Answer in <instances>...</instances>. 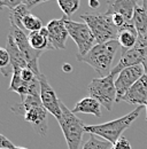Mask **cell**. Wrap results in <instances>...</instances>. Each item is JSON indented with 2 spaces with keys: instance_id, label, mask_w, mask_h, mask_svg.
I'll return each mask as SVG.
<instances>
[{
  "instance_id": "obj_1",
  "label": "cell",
  "mask_w": 147,
  "mask_h": 149,
  "mask_svg": "<svg viewBox=\"0 0 147 149\" xmlns=\"http://www.w3.org/2000/svg\"><path fill=\"white\" fill-rule=\"evenodd\" d=\"M10 110L18 115L24 117V120L30 123L37 133L41 136H45L47 133V110L43 106L40 100V94L28 95L15 106L10 108Z\"/></svg>"
},
{
  "instance_id": "obj_2",
  "label": "cell",
  "mask_w": 147,
  "mask_h": 149,
  "mask_svg": "<svg viewBox=\"0 0 147 149\" xmlns=\"http://www.w3.org/2000/svg\"><path fill=\"white\" fill-rule=\"evenodd\" d=\"M143 108H144L143 106H138L134 110L127 113L125 116L120 117L111 122L98 124V125H85V133L101 136L114 145L122 136V133L138 118Z\"/></svg>"
},
{
  "instance_id": "obj_3",
  "label": "cell",
  "mask_w": 147,
  "mask_h": 149,
  "mask_svg": "<svg viewBox=\"0 0 147 149\" xmlns=\"http://www.w3.org/2000/svg\"><path fill=\"white\" fill-rule=\"evenodd\" d=\"M120 44L117 40H111L105 44H95L91 51L78 61L88 63L97 74L107 77L111 71V63L117 52Z\"/></svg>"
},
{
  "instance_id": "obj_4",
  "label": "cell",
  "mask_w": 147,
  "mask_h": 149,
  "mask_svg": "<svg viewBox=\"0 0 147 149\" xmlns=\"http://www.w3.org/2000/svg\"><path fill=\"white\" fill-rule=\"evenodd\" d=\"M61 110L62 115L57 122L64 135L68 149H79L83 134L85 133V125L63 102H61Z\"/></svg>"
},
{
  "instance_id": "obj_5",
  "label": "cell",
  "mask_w": 147,
  "mask_h": 149,
  "mask_svg": "<svg viewBox=\"0 0 147 149\" xmlns=\"http://www.w3.org/2000/svg\"><path fill=\"white\" fill-rule=\"evenodd\" d=\"M80 19L89 25L94 35L97 44H105L111 40H117L118 29L111 21V16L105 14H83Z\"/></svg>"
},
{
  "instance_id": "obj_6",
  "label": "cell",
  "mask_w": 147,
  "mask_h": 149,
  "mask_svg": "<svg viewBox=\"0 0 147 149\" xmlns=\"http://www.w3.org/2000/svg\"><path fill=\"white\" fill-rule=\"evenodd\" d=\"M115 76L110 72L107 77L94 78L89 85L90 96L98 100L101 106H104L108 111L113 109L114 102H116V87H115Z\"/></svg>"
},
{
  "instance_id": "obj_7",
  "label": "cell",
  "mask_w": 147,
  "mask_h": 149,
  "mask_svg": "<svg viewBox=\"0 0 147 149\" xmlns=\"http://www.w3.org/2000/svg\"><path fill=\"white\" fill-rule=\"evenodd\" d=\"M66 26L69 33V37L73 39L77 45L78 48V54H77V60L84 57L92 48L95 46L94 42L95 38L92 33L91 29L89 25L84 22H75L69 19V17L66 16Z\"/></svg>"
},
{
  "instance_id": "obj_8",
  "label": "cell",
  "mask_w": 147,
  "mask_h": 149,
  "mask_svg": "<svg viewBox=\"0 0 147 149\" xmlns=\"http://www.w3.org/2000/svg\"><path fill=\"white\" fill-rule=\"evenodd\" d=\"M9 35L14 38L16 45L18 46L20 51L22 52V54L24 55L29 68L37 74V77H39L41 72L39 71V65H38V60L40 55L43 54V52H38L36 49H34L29 42V38L24 33V30L20 29L15 24L10 23V28H9Z\"/></svg>"
},
{
  "instance_id": "obj_9",
  "label": "cell",
  "mask_w": 147,
  "mask_h": 149,
  "mask_svg": "<svg viewBox=\"0 0 147 149\" xmlns=\"http://www.w3.org/2000/svg\"><path fill=\"white\" fill-rule=\"evenodd\" d=\"M145 74V69L143 64L134 65L122 70L117 78L115 79L116 87V102L122 101L124 95L130 91V88Z\"/></svg>"
},
{
  "instance_id": "obj_10",
  "label": "cell",
  "mask_w": 147,
  "mask_h": 149,
  "mask_svg": "<svg viewBox=\"0 0 147 149\" xmlns=\"http://www.w3.org/2000/svg\"><path fill=\"white\" fill-rule=\"evenodd\" d=\"M38 79L40 84V100L43 102V106L50 113L56 117V119H59L62 115L61 101L57 99L55 91L50 85L45 74H41L38 77Z\"/></svg>"
},
{
  "instance_id": "obj_11",
  "label": "cell",
  "mask_w": 147,
  "mask_h": 149,
  "mask_svg": "<svg viewBox=\"0 0 147 149\" xmlns=\"http://www.w3.org/2000/svg\"><path fill=\"white\" fill-rule=\"evenodd\" d=\"M46 28L48 30L50 42L53 49H64L67 39L69 37L66 26V16L63 15L60 19H52Z\"/></svg>"
},
{
  "instance_id": "obj_12",
  "label": "cell",
  "mask_w": 147,
  "mask_h": 149,
  "mask_svg": "<svg viewBox=\"0 0 147 149\" xmlns=\"http://www.w3.org/2000/svg\"><path fill=\"white\" fill-rule=\"evenodd\" d=\"M147 57V48H138L134 47L132 49H130L128 52L121 54V58L118 61V63L111 69L110 72L114 74H118L122 70L131 68L134 65H139L143 64L144 60Z\"/></svg>"
},
{
  "instance_id": "obj_13",
  "label": "cell",
  "mask_w": 147,
  "mask_h": 149,
  "mask_svg": "<svg viewBox=\"0 0 147 149\" xmlns=\"http://www.w3.org/2000/svg\"><path fill=\"white\" fill-rule=\"evenodd\" d=\"M138 37H139L138 31L132 24V22H128L125 25L118 29L117 41L121 47V54L134 48L138 41Z\"/></svg>"
},
{
  "instance_id": "obj_14",
  "label": "cell",
  "mask_w": 147,
  "mask_h": 149,
  "mask_svg": "<svg viewBox=\"0 0 147 149\" xmlns=\"http://www.w3.org/2000/svg\"><path fill=\"white\" fill-rule=\"evenodd\" d=\"M108 3V9L106 12L107 15L111 14H121L128 22H131L134 14L136 6L138 5L137 1L134 0H109L107 1Z\"/></svg>"
},
{
  "instance_id": "obj_15",
  "label": "cell",
  "mask_w": 147,
  "mask_h": 149,
  "mask_svg": "<svg viewBox=\"0 0 147 149\" xmlns=\"http://www.w3.org/2000/svg\"><path fill=\"white\" fill-rule=\"evenodd\" d=\"M6 49L8 52V54L10 56V64H12V72L14 70H22L24 68H29L28 62L25 60L24 55L22 54V52L20 51L18 46L16 45L14 38L8 33L7 37V45H6Z\"/></svg>"
},
{
  "instance_id": "obj_16",
  "label": "cell",
  "mask_w": 147,
  "mask_h": 149,
  "mask_svg": "<svg viewBox=\"0 0 147 149\" xmlns=\"http://www.w3.org/2000/svg\"><path fill=\"white\" fill-rule=\"evenodd\" d=\"M45 1H32V0H23L22 3L18 6L16 8H14L13 10H10L9 13V21L12 24H15L16 26H18L20 29L23 30V25H22V21L23 19L30 14V10L37 6L40 5Z\"/></svg>"
},
{
  "instance_id": "obj_17",
  "label": "cell",
  "mask_w": 147,
  "mask_h": 149,
  "mask_svg": "<svg viewBox=\"0 0 147 149\" xmlns=\"http://www.w3.org/2000/svg\"><path fill=\"white\" fill-rule=\"evenodd\" d=\"M28 38H29V42H30L31 47L38 52L44 53L45 51L53 49V47L50 42V35H48V30L46 26H44L40 31L30 32L28 35Z\"/></svg>"
},
{
  "instance_id": "obj_18",
  "label": "cell",
  "mask_w": 147,
  "mask_h": 149,
  "mask_svg": "<svg viewBox=\"0 0 147 149\" xmlns=\"http://www.w3.org/2000/svg\"><path fill=\"white\" fill-rule=\"evenodd\" d=\"M71 111L75 115L78 112H83V113H90V115L100 118L101 117V104L98 100L93 99L91 96H88L78 101Z\"/></svg>"
},
{
  "instance_id": "obj_19",
  "label": "cell",
  "mask_w": 147,
  "mask_h": 149,
  "mask_svg": "<svg viewBox=\"0 0 147 149\" xmlns=\"http://www.w3.org/2000/svg\"><path fill=\"white\" fill-rule=\"evenodd\" d=\"M132 24L138 31L139 37L144 36L147 31V12L143 8V6L137 5L134 9L133 17L131 19Z\"/></svg>"
},
{
  "instance_id": "obj_20",
  "label": "cell",
  "mask_w": 147,
  "mask_h": 149,
  "mask_svg": "<svg viewBox=\"0 0 147 149\" xmlns=\"http://www.w3.org/2000/svg\"><path fill=\"white\" fill-rule=\"evenodd\" d=\"M22 25H23V30H28L30 32H35V31H40L44 26H43V22L39 17H37L34 14H28L23 21H22Z\"/></svg>"
},
{
  "instance_id": "obj_21",
  "label": "cell",
  "mask_w": 147,
  "mask_h": 149,
  "mask_svg": "<svg viewBox=\"0 0 147 149\" xmlns=\"http://www.w3.org/2000/svg\"><path fill=\"white\" fill-rule=\"evenodd\" d=\"M111 145L113 143L105 139H98L97 135L90 134V139L85 142L83 149H111Z\"/></svg>"
},
{
  "instance_id": "obj_22",
  "label": "cell",
  "mask_w": 147,
  "mask_h": 149,
  "mask_svg": "<svg viewBox=\"0 0 147 149\" xmlns=\"http://www.w3.org/2000/svg\"><path fill=\"white\" fill-rule=\"evenodd\" d=\"M57 5H59L60 9L63 12L64 16L69 17L74 13L77 12L80 2H79V0H57Z\"/></svg>"
},
{
  "instance_id": "obj_23",
  "label": "cell",
  "mask_w": 147,
  "mask_h": 149,
  "mask_svg": "<svg viewBox=\"0 0 147 149\" xmlns=\"http://www.w3.org/2000/svg\"><path fill=\"white\" fill-rule=\"evenodd\" d=\"M9 65H10V68H12V64H10V56L8 54L6 47H1V48H0V68H1V71H2L4 76H6V77H8V74H9L6 68L9 67Z\"/></svg>"
},
{
  "instance_id": "obj_24",
  "label": "cell",
  "mask_w": 147,
  "mask_h": 149,
  "mask_svg": "<svg viewBox=\"0 0 147 149\" xmlns=\"http://www.w3.org/2000/svg\"><path fill=\"white\" fill-rule=\"evenodd\" d=\"M110 16H111V21H113V23L115 24V26H116L117 29H121L123 25H125V24L128 23V21L124 19L121 14L115 13V14H111Z\"/></svg>"
},
{
  "instance_id": "obj_25",
  "label": "cell",
  "mask_w": 147,
  "mask_h": 149,
  "mask_svg": "<svg viewBox=\"0 0 147 149\" xmlns=\"http://www.w3.org/2000/svg\"><path fill=\"white\" fill-rule=\"evenodd\" d=\"M113 149H131V145L129 142V140L124 136H121L114 145Z\"/></svg>"
},
{
  "instance_id": "obj_26",
  "label": "cell",
  "mask_w": 147,
  "mask_h": 149,
  "mask_svg": "<svg viewBox=\"0 0 147 149\" xmlns=\"http://www.w3.org/2000/svg\"><path fill=\"white\" fill-rule=\"evenodd\" d=\"M23 0H0V6L1 7H7L10 10H13L14 8H16L22 3Z\"/></svg>"
},
{
  "instance_id": "obj_27",
  "label": "cell",
  "mask_w": 147,
  "mask_h": 149,
  "mask_svg": "<svg viewBox=\"0 0 147 149\" xmlns=\"http://www.w3.org/2000/svg\"><path fill=\"white\" fill-rule=\"evenodd\" d=\"M15 145L9 141L5 135H0V149H13Z\"/></svg>"
},
{
  "instance_id": "obj_28",
  "label": "cell",
  "mask_w": 147,
  "mask_h": 149,
  "mask_svg": "<svg viewBox=\"0 0 147 149\" xmlns=\"http://www.w3.org/2000/svg\"><path fill=\"white\" fill-rule=\"evenodd\" d=\"M136 47H138V48H147V31L144 36L138 37V41H137Z\"/></svg>"
},
{
  "instance_id": "obj_29",
  "label": "cell",
  "mask_w": 147,
  "mask_h": 149,
  "mask_svg": "<svg viewBox=\"0 0 147 149\" xmlns=\"http://www.w3.org/2000/svg\"><path fill=\"white\" fill-rule=\"evenodd\" d=\"M89 6H90L91 8H94V9H95V8H98V7L100 6V2L97 1V0H90V1H89Z\"/></svg>"
},
{
  "instance_id": "obj_30",
  "label": "cell",
  "mask_w": 147,
  "mask_h": 149,
  "mask_svg": "<svg viewBox=\"0 0 147 149\" xmlns=\"http://www.w3.org/2000/svg\"><path fill=\"white\" fill-rule=\"evenodd\" d=\"M62 70L66 71V72H70V71L73 70V67H71V64H69V63H64V64L62 65Z\"/></svg>"
},
{
  "instance_id": "obj_31",
  "label": "cell",
  "mask_w": 147,
  "mask_h": 149,
  "mask_svg": "<svg viewBox=\"0 0 147 149\" xmlns=\"http://www.w3.org/2000/svg\"><path fill=\"white\" fill-rule=\"evenodd\" d=\"M143 65H144V69H145V74H147V57L144 60L143 62Z\"/></svg>"
},
{
  "instance_id": "obj_32",
  "label": "cell",
  "mask_w": 147,
  "mask_h": 149,
  "mask_svg": "<svg viewBox=\"0 0 147 149\" xmlns=\"http://www.w3.org/2000/svg\"><path fill=\"white\" fill-rule=\"evenodd\" d=\"M141 6H143V8H144V9H145V10L147 12V0H144V1H143Z\"/></svg>"
},
{
  "instance_id": "obj_33",
  "label": "cell",
  "mask_w": 147,
  "mask_h": 149,
  "mask_svg": "<svg viewBox=\"0 0 147 149\" xmlns=\"http://www.w3.org/2000/svg\"><path fill=\"white\" fill-rule=\"evenodd\" d=\"M13 149H27V148H23V147H18V146H15Z\"/></svg>"
},
{
  "instance_id": "obj_34",
  "label": "cell",
  "mask_w": 147,
  "mask_h": 149,
  "mask_svg": "<svg viewBox=\"0 0 147 149\" xmlns=\"http://www.w3.org/2000/svg\"><path fill=\"white\" fill-rule=\"evenodd\" d=\"M146 120H147V116H146Z\"/></svg>"
},
{
  "instance_id": "obj_35",
  "label": "cell",
  "mask_w": 147,
  "mask_h": 149,
  "mask_svg": "<svg viewBox=\"0 0 147 149\" xmlns=\"http://www.w3.org/2000/svg\"><path fill=\"white\" fill-rule=\"evenodd\" d=\"M111 149H113V148H111Z\"/></svg>"
}]
</instances>
